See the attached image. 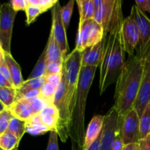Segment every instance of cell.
Returning a JSON list of instances; mask_svg holds the SVG:
<instances>
[{
    "label": "cell",
    "mask_w": 150,
    "mask_h": 150,
    "mask_svg": "<svg viewBox=\"0 0 150 150\" xmlns=\"http://www.w3.org/2000/svg\"><path fill=\"white\" fill-rule=\"evenodd\" d=\"M123 21L121 7L118 9L107 35L102 59L99 65V86L100 95H102L109 86L116 82L125 62V51L121 36Z\"/></svg>",
    "instance_id": "6da1fadb"
},
{
    "label": "cell",
    "mask_w": 150,
    "mask_h": 150,
    "mask_svg": "<svg viewBox=\"0 0 150 150\" xmlns=\"http://www.w3.org/2000/svg\"><path fill=\"white\" fill-rule=\"evenodd\" d=\"M145 55L129 57L124 64L116 82L114 107L119 117H123L133 108L144 72Z\"/></svg>",
    "instance_id": "7a4b0ae2"
},
{
    "label": "cell",
    "mask_w": 150,
    "mask_h": 150,
    "mask_svg": "<svg viewBox=\"0 0 150 150\" xmlns=\"http://www.w3.org/2000/svg\"><path fill=\"white\" fill-rule=\"evenodd\" d=\"M97 67H81L77 89L71 117L69 137L72 147L82 149L85 136V113L88 92L94 79Z\"/></svg>",
    "instance_id": "3957f363"
},
{
    "label": "cell",
    "mask_w": 150,
    "mask_h": 150,
    "mask_svg": "<svg viewBox=\"0 0 150 150\" xmlns=\"http://www.w3.org/2000/svg\"><path fill=\"white\" fill-rule=\"evenodd\" d=\"M53 104L57 109L59 114L57 127V135L62 142H66L69 137L71 116L66 103V84L63 75H62L61 81L56 89Z\"/></svg>",
    "instance_id": "277c9868"
},
{
    "label": "cell",
    "mask_w": 150,
    "mask_h": 150,
    "mask_svg": "<svg viewBox=\"0 0 150 150\" xmlns=\"http://www.w3.org/2000/svg\"><path fill=\"white\" fill-rule=\"evenodd\" d=\"M104 29L94 18L85 21L79 24L75 49L82 52L87 48L94 46L102 40Z\"/></svg>",
    "instance_id": "5b68a950"
},
{
    "label": "cell",
    "mask_w": 150,
    "mask_h": 150,
    "mask_svg": "<svg viewBox=\"0 0 150 150\" xmlns=\"http://www.w3.org/2000/svg\"><path fill=\"white\" fill-rule=\"evenodd\" d=\"M18 12L9 2L1 4L0 9V43L4 52L11 53V40L14 21Z\"/></svg>",
    "instance_id": "8992f818"
},
{
    "label": "cell",
    "mask_w": 150,
    "mask_h": 150,
    "mask_svg": "<svg viewBox=\"0 0 150 150\" xmlns=\"http://www.w3.org/2000/svg\"><path fill=\"white\" fill-rule=\"evenodd\" d=\"M121 117L113 105L104 116L99 150H112L115 138L120 130Z\"/></svg>",
    "instance_id": "52a82bcc"
},
{
    "label": "cell",
    "mask_w": 150,
    "mask_h": 150,
    "mask_svg": "<svg viewBox=\"0 0 150 150\" xmlns=\"http://www.w3.org/2000/svg\"><path fill=\"white\" fill-rule=\"evenodd\" d=\"M130 15L135 20L139 32V44L137 56L143 57L150 48V19L136 6L132 5Z\"/></svg>",
    "instance_id": "ba28073f"
},
{
    "label": "cell",
    "mask_w": 150,
    "mask_h": 150,
    "mask_svg": "<svg viewBox=\"0 0 150 150\" xmlns=\"http://www.w3.org/2000/svg\"><path fill=\"white\" fill-rule=\"evenodd\" d=\"M121 117L120 132L124 145L138 143L140 135V117L134 108Z\"/></svg>",
    "instance_id": "9c48e42d"
},
{
    "label": "cell",
    "mask_w": 150,
    "mask_h": 150,
    "mask_svg": "<svg viewBox=\"0 0 150 150\" xmlns=\"http://www.w3.org/2000/svg\"><path fill=\"white\" fill-rule=\"evenodd\" d=\"M150 102V48L145 54L144 72L140 85L139 91L133 108L138 113L139 117L142 115L144 109Z\"/></svg>",
    "instance_id": "30bf717a"
},
{
    "label": "cell",
    "mask_w": 150,
    "mask_h": 150,
    "mask_svg": "<svg viewBox=\"0 0 150 150\" xmlns=\"http://www.w3.org/2000/svg\"><path fill=\"white\" fill-rule=\"evenodd\" d=\"M121 36L124 49L129 57L134 56V51L139 44V32L136 23L131 15L124 19L121 29Z\"/></svg>",
    "instance_id": "8fae6325"
},
{
    "label": "cell",
    "mask_w": 150,
    "mask_h": 150,
    "mask_svg": "<svg viewBox=\"0 0 150 150\" xmlns=\"http://www.w3.org/2000/svg\"><path fill=\"white\" fill-rule=\"evenodd\" d=\"M60 10H61V6L58 1L51 8L52 23H51V31L54 35V40H55L56 42L58 44L62 55L65 59V58L67 57L66 54H67L68 49H69V45H68L67 42L66 29H65L64 25L62 21Z\"/></svg>",
    "instance_id": "7c38bea8"
},
{
    "label": "cell",
    "mask_w": 150,
    "mask_h": 150,
    "mask_svg": "<svg viewBox=\"0 0 150 150\" xmlns=\"http://www.w3.org/2000/svg\"><path fill=\"white\" fill-rule=\"evenodd\" d=\"M121 2V0H102L100 7L95 10L94 19L102 26L104 35L109 32L118 7Z\"/></svg>",
    "instance_id": "4fadbf2b"
},
{
    "label": "cell",
    "mask_w": 150,
    "mask_h": 150,
    "mask_svg": "<svg viewBox=\"0 0 150 150\" xmlns=\"http://www.w3.org/2000/svg\"><path fill=\"white\" fill-rule=\"evenodd\" d=\"M107 39V35H104L102 40L94 46L87 48L82 52V60L81 67H98L100 65L104 45Z\"/></svg>",
    "instance_id": "5bb4252c"
},
{
    "label": "cell",
    "mask_w": 150,
    "mask_h": 150,
    "mask_svg": "<svg viewBox=\"0 0 150 150\" xmlns=\"http://www.w3.org/2000/svg\"><path fill=\"white\" fill-rule=\"evenodd\" d=\"M8 110L13 117L25 122L29 120L34 115H36L29 100L25 98L15 100Z\"/></svg>",
    "instance_id": "9a60e30c"
},
{
    "label": "cell",
    "mask_w": 150,
    "mask_h": 150,
    "mask_svg": "<svg viewBox=\"0 0 150 150\" xmlns=\"http://www.w3.org/2000/svg\"><path fill=\"white\" fill-rule=\"evenodd\" d=\"M104 116L96 115L94 116L90 122L87 130L85 131V139H84L82 150H87L91 144L98 138L100 133L102 131L104 125Z\"/></svg>",
    "instance_id": "2e32d148"
},
{
    "label": "cell",
    "mask_w": 150,
    "mask_h": 150,
    "mask_svg": "<svg viewBox=\"0 0 150 150\" xmlns=\"http://www.w3.org/2000/svg\"><path fill=\"white\" fill-rule=\"evenodd\" d=\"M42 124L51 131L57 132V123H58V111L54 104L47 105L41 113L38 114Z\"/></svg>",
    "instance_id": "e0dca14e"
},
{
    "label": "cell",
    "mask_w": 150,
    "mask_h": 150,
    "mask_svg": "<svg viewBox=\"0 0 150 150\" xmlns=\"http://www.w3.org/2000/svg\"><path fill=\"white\" fill-rule=\"evenodd\" d=\"M4 57L6 64L8 67L9 71H10L13 87L16 89H19L23 85L24 82L23 77H22L20 66L18 64L17 62L13 59V56L10 53L4 52Z\"/></svg>",
    "instance_id": "ac0fdd59"
},
{
    "label": "cell",
    "mask_w": 150,
    "mask_h": 150,
    "mask_svg": "<svg viewBox=\"0 0 150 150\" xmlns=\"http://www.w3.org/2000/svg\"><path fill=\"white\" fill-rule=\"evenodd\" d=\"M46 48L47 63H63L64 59L62 55L61 51H60L58 44L56 42L55 40H54V35H53L51 31H50L49 37L48 42L46 45Z\"/></svg>",
    "instance_id": "d6986e66"
},
{
    "label": "cell",
    "mask_w": 150,
    "mask_h": 150,
    "mask_svg": "<svg viewBox=\"0 0 150 150\" xmlns=\"http://www.w3.org/2000/svg\"><path fill=\"white\" fill-rule=\"evenodd\" d=\"M79 12V23H83L85 21L94 18L95 15L93 0H77L76 1Z\"/></svg>",
    "instance_id": "ffe728a7"
},
{
    "label": "cell",
    "mask_w": 150,
    "mask_h": 150,
    "mask_svg": "<svg viewBox=\"0 0 150 150\" xmlns=\"http://www.w3.org/2000/svg\"><path fill=\"white\" fill-rule=\"evenodd\" d=\"M26 131L31 135H41L49 131L41 122L38 114L26 121Z\"/></svg>",
    "instance_id": "44dd1931"
},
{
    "label": "cell",
    "mask_w": 150,
    "mask_h": 150,
    "mask_svg": "<svg viewBox=\"0 0 150 150\" xmlns=\"http://www.w3.org/2000/svg\"><path fill=\"white\" fill-rule=\"evenodd\" d=\"M19 140L13 133L8 131L0 135V150H16L18 149Z\"/></svg>",
    "instance_id": "7402d4cb"
},
{
    "label": "cell",
    "mask_w": 150,
    "mask_h": 150,
    "mask_svg": "<svg viewBox=\"0 0 150 150\" xmlns=\"http://www.w3.org/2000/svg\"><path fill=\"white\" fill-rule=\"evenodd\" d=\"M7 131L13 133L19 140L22 139L26 131V122L19 120L16 117H13L9 123Z\"/></svg>",
    "instance_id": "603a6c76"
},
{
    "label": "cell",
    "mask_w": 150,
    "mask_h": 150,
    "mask_svg": "<svg viewBox=\"0 0 150 150\" xmlns=\"http://www.w3.org/2000/svg\"><path fill=\"white\" fill-rule=\"evenodd\" d=\"M47 61H46V48L45 47L44 51L41 54L39 57V59L37 62L35 67L32 70V73H30L28 79H35V78H39L44 76L46 71V67Z\"/></svg>",
    "instance_id": "cb8c5ba5"
},
{
    "label": "cell",
    "mask_w": 150,
    "mask_h": 150,
    "mask_svg": "<svg viewBox=\"0 0 150 150\" xmlns=\"http://www.w3.org/2000/svg\"><path fill=\"white\" fill-rule=\"evenodd\" d=\"M150 133V102L140 117V135L141 139Z\"/></svg>",
    "instance_id": "d4e9b609"
},
{
    "label": "cell",
    "mask_w": 150,
    "mask_h": 150,
    "mask_svg": "<svg viewBox=\"0 0 150 150\" xmlns=\"http://www.w3.org/2000/svg\"><path fill=\"white\" fill-rule=\"evenodd\" d=\"M16 98V89L14 88L0 87V102L8 109L15 102Z\"/></svg>",
    "instance_id": "484cf974"
},
{
    "label": "cell",
    "mask_w": 150,
    "mask_h": 150,
    "mask_svg": "<svg viewBox=\"0 0 150 150\" xmlns=\"http://www.w3.org/2000/svg\"><path fill=\"white\" fill-rule=\"evenodd\" d=\"M57 87L49 82L45 81L40 89V96L47 103L48 105L53 104Z\"/></svg>",
    "instance_id": "4316f807"
},
{
    "label": "cell",
    "mask_w": 150,
    "mask_h": 150,
    "mask_svg": "<svg viewBox=\"0 0 150 150\" xmlns=\"http://www.w3.org/2000/svg\"><path fill=\"white\" fill-rule=\"evenodd\" d=\"M74 1L71 0V1H69L66 6L61 7V10H60L62 21H63L66 30L68 29L69 23H70L71 18L72 12H73L74 9Z\"/></svg>",
    "instance_id": "83f0119b"
},
{
    "label": "cell",
    "mask_w": 150,
    "mask_h": 150,
    "mask_svg": "<svg viewBox=\"0 0 150 150\" xmlns=\"http://www.w3.org/2000/svg\"><path fill=\"white\" fill-rule=\"evenodd\" d=\"M39 95L40 89H32L22 85L20 88L16 89V100L18 99H21V98L30 99V98L39 96Z\"/></svg>",
    "instance_id": "f1b7e54d"
},
{
    "label": "cell",
    "mask_w": 150,
    "mask_h": 150,
    "mask_svg": "<svg viewBox=\"0 0 150 150\" xmlns=\"http://www.w3.org/2000/svg\"><path fill=\"white\" fill-rule=\"evenodd\" d=\"M25 13L26 16V25H29L31 23H32L39 15L43 13L39 7L29 4V0H28V6L25 10Z\"/></svg>",
    "instance_id": "f546056e"
},
{
    "label": "cell",
    "mask_w": 150,
    "mask_h": 150,
    "mask_svg": "<svg viewBox=\"0 0 150 150\" xmlns=\"http://www.w3.org/2000/svg\"><path fill=\"white\" fill-rule=\"evenodd\" d=\"M13 117V115L8 109L0 113V135L7 131L9 123Z\"/></svg>",
    "instance_id": "4dcf8cb0"
},
{
    "label": "cell",
    "mask_w": 150,
    "mask_h": 150,
    "mask_svg": "<svg viewBox=\"0 0 150 150\" xmlns=\"http://www.w3.org/2000/svg\"><path fill=\"white\" fill-rule=\"evenodd\" d=\"M57 1V0H29V4L39 7L42 13L52 8Z\"/></svg>",
    "instance_id": "1f68e13d"
},
{
    "label": "cell",
    "mask_w": 150,
    "mask_h": 150,
    "mask_svg": "<svg viewBox=\"0 0 150 150\" xmlns=\"http://www.w3.org/2000/svg\"><path fill=\"white\" fill-rule=\"evenodd\" d=\"M28 100L30 102L35 114H39L42 111V110L48 105L47 103L40 95Z\"/></svg>",
    "instance_id": "d6a6232c"
},
{
    "label": "cell",
    "mask_w": 150,
    "mask_h": 150,
    "mask_svg": "<svg viewBox=\"0 0 150 150\" xmlns=\"http://www.w3.org/2000/svg\"><path fill=\"white\" fill-rule=\"evenodd\" d=\"M45 77L42 76V77L35 78V79H28V80L24 81L23 85L32 89H40L41 86H43V84L45 83Z\"/></svg>",
    "instance_id": "836d02e7"
},
{
    "label": "cell",
    "mask_w": 150,
    "mask_h": 150,
    "mask_svg": "<svg viewBox=\"0 0 150 150\" xmlns=\"http://www.w3.org/2000/svg\"><path fill=\"white\" fill-rule=\"evenodd\" d=\"M63 70V63H47L44 76L49 74H60Z\"/></svg>",
    "instance_id": "e575fe53"
},
{
    "label": "cell",
    "mask_w": 150,
    "mask_h": 150,
    "mask_svg": "<svg viewBox=\"0 0 150 150\" xmlns=\"http://www.w3.org/2000/svg\"><path fill=\"white\" fill-rule=\"evenodd\" d=\"M57 137H58V135H57V132H50L46 150H59L58 139H57Z\"/></svg>",
    "instance_id": "d590c367"
},
{
    "label": "cell",
    "mask_w": 150,
    "mask_h": 150,
    "mask_svg": "<svg viewBox=\"0 0 150 150\" xmlns=\"http://www.w3.org/2000/svg\"><path fill=\"white\" fill-rule=\"evenodd\" d=\"M11 7H13L15 11L18 12L19 10H26L28 6V0H12L9 1Z\"/></svg>",
    "instance_id": "8d00e7d4"
},
{
    "label": "cell",
    "mask_w": 150,
    "mask_h": 150,
    "mask_svg": "<svg viewBox=\"0 0 150 150\" xmlns=\"http://www.w3.org/2000/svg\"><path fill=\"white\" fill-rule=\"evenodd\" d=\"M0 73L13 85L12 83V80H11V77H10V71H9L8 67H7V64H6V62L4 60V56L1 58V62H0ZM14 88V87H13Z\"/></svg>",
    "instance_id": "74e56055"
},
{
    "label": "cell",
    "mask_w": 150,
    "mask_h": 150,
    "mask_svg": "<svg viewBox=\"0 0 150 150\" xmlns=\"http://www.w3.org/2000/svg\"><path fill=\"white\" fill-rule=\"evenodd\" d=\"M45 77V80L46 82L51 83L56 87L59 85V83L61 81L62 79V73L60 74H49L46 76H44Z\"/></svg>",
    "instance_id": "f35d334b"
},
{
    "label": "cell",
    "mask_w": 150,
    "mask_h": 150,
    "mask_svg": "<svg viewBox=\"0 0 150 150\" xmlns=\"http://www.w3.org/2000/svg\"><path fill=\"white\" fill-rule=\"evenodd\" d=\"M135 4L142 12L146 11L150 13V0H143V1L136 0Z\"/></svg>",
    "instance_id": "ab89813d"
},
{
    "label": "cell",
    "mask_w": 150,
    "mask_h": 150,
    "mask_svg": "<svg viewBox=\"0 0 150 150\" xmlns=\"http://www.w3.org/2000/svg\"><path fill=\"white\" fill-rule=\"evenodd\" d=\"M140 150H150V133L138 142Z\"/></svg>",
    "instance_id": "60d3db41"
},
{
    "label": "cell",
    "mask_w": 150,
    "mask_h": 150,
    "mask_svg": "<svg viewBox=\"0 0 150 150\" xmlns=\"http://www.w3.org/2000/svg\"><path fill=\"white\" fill-rule=\"evenodd\" d=\"M101 133H100L99 136H98V138H97V139H96L92 144H91V146L88 147V149L87 150H99L100 143H101Z\"/></svg>",
    "instance_id": "b9f144b4"
},
{
    "label": "cell",
    "mask_w": 150,
    "mask_h": 150,
    "mask_svg": "<svg viewBox=\"0 0 150 150\" xmlns=\"http://www.w3.org/2000/svg\"><path fill=\"white\" fill-rule=\"evenodd\" d=\"M0 87H9L13 88V85L0 73Z\"/></svg>",
    "instance_id": "7bdbcfd3"
},
{
    "label": "cell",
    "mask_w": 150,
    "mask_h": 150,
    "mask_svg": "<svg viewBox=\"0 0 150 150\" xmlns=\"http://www.w3.org/2000/svg\"><path fill=\"white\" fill-rule=\"evenodd\" d=\"M122 150H140L138 143L128 144L124 145Z\"/></svg>",
    "instance_id": "ee69618b"
},
{
    "label": "cell",
    "mask_w": 150,
    "mask_h": 150,
    "mask_svg": "<svg viewBox=\"0 0 150 150\" xmlns=\"http://www.w3.org/2000/svg\"><path fill=\"white\" fill-rule=\"evenodd\" d=\"M93 2H94V8H95L96 10L100 7V5H101V3H102V0H93Z\"/></svg>",
    "instance_id": "f6af8a7d"
},
{
    "label": "cell",
    "mask_w": 150,
    "mask_h": 150,
    "mask_svg": "<svg viewBox=\"0 0 150 150\" xmlns=\"http://www.w3.org/2000/svg\"><path fill=\"white\" fill-rule=\"evenodd\" d=\"M6 109H7V108H6V107L4 106V105H3L1 102H0V113L2 112L3 111H4V110H6Z\"/></svg>",
    "instance_id": "bcb514c9"
},
{
    "label": "cell",
    "mask_w": 150,
    "mask_h": 150,
    "mask_svg": "<svg viewBox=\"0 0 150 150\" xmlns=\"http://www.w3.org/2000/svg\"><path fill=\"white\" fill-rule=\"evenodd\" d=\"M3 56H4V51H3L2 48H1V49H0V62H1V58H2Z\"/></svg>",
    "instance_id": "7dc6e473"
},
{
    "label": "cell",
    "mask_w": 150,
    "mask_h": 150,
    "mask_svg": "<svg viewBox=\"0 0 150 150\" xmlns=\"http://www.w3.org/2000/svg\"><path fill=\"white\" fill-rule=\"evenodd\" d=\"M72 150H82V149H76V148L72 147Z\"/></svg>",
    "instance_id": "c3c4849f"
},
{
    "label": "cell",
    "mask_w": 150,
    "mask_h": 150,
    "mask_svg": "<svg viewBox=\"0 0 150 150\" xmlns=\"http://www.w3.org/2000/svg\"><path fill=\"white\" fill-rule=\"evenodd\" d=\"M1 48H1V43H0V49H1Z\"/></svg>",
    "instance_id": "681fc988"
},
{
    "label": "cell",
    "mask_w": 150,
    "mask_h": 150,
    "mask_svg": "<svg viewBox=\"0 0 150 150\" xmlns=\"http://www.w3.org/2000/svg\"><path fill=\"white\" fill-rule=\"evenodd\" d=\"M1 3H0V9H1Z\"/></svg>",
    "instance_id": "f907efd6"
},
{
    "label": "cell",
    "mask_w": 150,
    "mask_h": 150,
    "mask_svg": "<svg viewBox=\"0 0 150 150\" xmlns=\"http://www.w3.org/2000/svg\"><path fill=\"white\" fill-rule=\"evenodd\" d=\"M16 150H18V149H16Z\"/></svg>",
    "instance_id": "816d5d0a"
}]
</instances>
